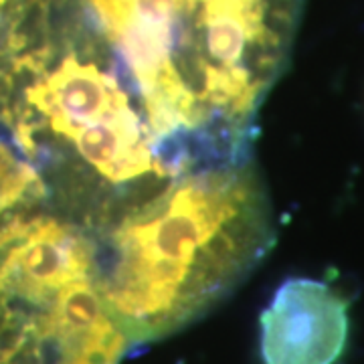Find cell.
<instances>
[{"mask_svg":"<svg viewBox=\"0 0 364 364\" xmlns=\"http://www.w3.org/2000/svg\"><path fill=\"white\" fill-rule=\"evenodd\" d=\"M263 364H336L350 336V301L312 277H289L259 316Z\"/></svg>","mask_w":364,"mask_h":364,"instance_id":"277c9868","label":"cell"},{"mask_svg":"<svg viewBox=\"0 0 364 364\" xmlns=\"http://www.w3.org/2000/svg\"><path fill=\"white\" fill-rule=\"evenodd\" d=\"M47 198L39 170L16 152L14 144L0 138V227L31 215Z\"/></svg>","mask_w":364,"mask_h":364,"instance_id":"8992f818","label":"cell"},{"mask_svg":"<svg viewBox=\"0 0 364 364\" xmlns=\"http://www.w3.org/2000/svg\"><path fill=\"white\" fill-rule=\"evenodd\" d=\"M16 0H0V23H2V18L6 16V13L13 9V4Z\"/></svg>","mask_w":364,"mask_h":364,"instance_id":"52a82bcc","label":"cell"},{"mask_svg":"<svg viewBox=\"0 0 364 364\" xmlns=\"http://www.w3.org/2000/svg\"><path fill=\"white\" fill-rule=\"evenodd\" d=\"M2 360H4V356H2V348H0V364H2Z\"/></svg>","mask_w":364,"mask_h":364,"instance_id":"ba28073f","label":"cell"},{"mask_svg":"<svg viewBox=\"0 0 364 364\" xmlns=\"http://www.w3.org/2000/svg\"><path fill=\"white\" fill-rule=\"evenodd\" d=\"M95 237V287L126 338H162L210 310L275 243L251 158L195 168Z\"/></svg>","mask_w":364,"mask_h":364,"instance_id":"7a4b0ae2","label":"cell"},{"mask_svg":"<svg viewBox=\"0 0 364 364\" xmlns=\"http://www.w3.org/2000/svg\"><path fill=\"white\" fill-rule=\"evenodd\" d=\"M97 243L61 215H25L0 227V312H26L25 330L67 287L95 279Z\"/></svg>","mask_w":364,"mask_h":364,"instance_id":"3957f363","label":"cell"},{"mask_svg":"<svg viewBox=\"0 0 364 364\" xmlns=\"http://www.w3.org/2000/svg\"><path fill=\"white\" fill-rule=\"evenodd\" d=\"M0 117L59 215L93 235L182 174L85 0H16L2 18Z\"/></svg>","mask_w":364,"mask_h":364,"instance_id":"6da1fadb","label":"cell"},{"mask_svg":"<svg viewBox=\"0 0 364 364\" xmlns=\"http://www.w3.org/2000/svg\"><path fill=\"white\" fill-rule=\"evenodd\" d=\"M25 334L51 348L53 364H119L130 342L105 310L95 279L67 287Z\"/></svg>","mask_w":364,"mask_h":364,"instance_id":"5b68a950","label":"cell"}]
</instances>
